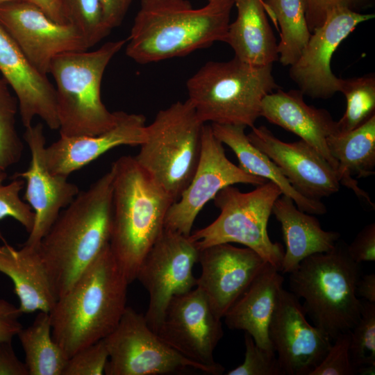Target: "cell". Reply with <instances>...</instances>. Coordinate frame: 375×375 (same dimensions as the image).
I'll list each match as a JSON object with an SVG mask.
<instances>
[{"mask_svg":"<svg viewBox=\"0 0 375 375\" xmlns=\"http://www.w3.org/2000/svg\"><path fill=\"white\" fill-rule=\"evenodd\" d=\"M293 200L281 194L274 202L272 212L281 223L285 251L281 272L290 274L306 258L332 250L340 233L322 229L318 219L299 210Z\"/></svg>","mask_w":375,"mask_h":375,"instance_id":"cb8c5ba5","label":"cell"},{"mask_svg":"<svg viewBox=\"0 0 375 375\" xmlns=\"http://www.w3.org/2000/svg\"><path fill=\"white\" fill-rule=\"evenodd\" d=\"M267 180L244 172L231 162L211 125L204 124L199 162L193 178L180 198L169 208L164 228L190 236L203 207L222 189L237 183L260 185Z\"/></svg>","mask_w":375,"mask_h":375,"instance_id":"7c38bea8","label":"cell"},{"mask_svg":"<svg viewBox=\"0 0 375 375\" xmlns=\"http://www.w3.org/2000/svg\"><path fill=\"white\" fill-rule=\"evenodd\" d=\"M103 340L108 352L106 375H165L189 370L218 375L224 371L183 356L131 307H126L115 328Z\"/></svg>","mask_w":375,"mask_h":375,"instance_id":"30bf717a","label":"cell"},{"mask_svg":"<svg viewBox=\"0 0 375 375\" xmlns=\"http://www.w3.org/2000/svg\"><path fill=\"white\" fill-rule=\"evenodd\" d=\"M260 117L297 135L319 152L337 174L338 165L326 142L327 138L337 131L336 122L326 110L308 105L299 90L278 89L263 97Z\"/></svg>","mask_w":375,"mask_h":375,"instance_id":"7402d4cb","label":"cell"},{"mask_svg":"<svg viewBox=\"0 0 375 375\" xmlns=\"http://www.w3.org/2000/svg\"><path fill=\"white\" fill-rule=\"evenodd\" d=\"M0 72L17 98L25 128L39 117L49 128L58 130L54 86L29 62L1 24Z\"/></svg>","mask_w":375,"mask_h":375,"instance_id":"ffe728a7","label":"cell"},{"mask_svg":"<svg viewBox=\"0 0 375 375\" xmlns=\"http://www.w3.org/2000/svg\"><path fill=\"white\" fill-rule=\"evenodd\" d=\"M7 174H0V222L11 217L18 222L29 233L34 224L35 215L28 203L19 197L25 186V181L20 178L4 184ZM0 240L5 242L0 232Z\"/></svg>","mask_w":375,"mask_h":375,"instance_id":"e575fe53","label":"cell"},{"mask_svg":"<svg viewBox=\"0 0 375 375\" xmlns=\"http://www.w3.org/2000/svg\"><path fill=\"white\" fill-rule=\"evenodd\" d=\"M108 360L103 340L88 345L68 358L62 375H102Z\"/></svg>","mask_w":375,"mask_h":375,"instance_id":"8d00e7d4","label":"cell"},{"mask_svg":"<svg viewBox=\"0 0 375 375\" xmlns=\"http://www.w3.org/2000/svg\"><path fill=\"white\" fill-rule=\"evenodd\" d=\"M38 6L51 19L61 24H67L59 0H28Z\"/></svg>","mask_w":375,"mask_h":375,"instance_id":"ee69618b","label":"cell"},{"mask_svg":"<svg viewBox=\"0 0 375 375\" xmlns=\"http://www.w3.org/2000/svg\"><path fill=\"white\" fill-rule=\"evenodd\" d=\"M10 89L0 77V174L20 161L24 149L16 127L18 103Z\"/></svg>","mask_w":375,"mask_h":375,"instance_id":"1f68e13d","label":"cell"},{"mask_svg":"<svg viewBox=\"0 0 375 375\" xmlns=\"http://www.w3.org/2000/svg\"><path fill=\"white\" fill-rule=\"evenodd\" d=\"M245 354L243 362L227 375H283L275 351L258 346L245 332Z\"/></svg>","mask_w":375,"mask_h":375,"instance_id":"d590c367","label":"cell"},{"mask_svg":"<svg viewBox=\"0 0 375 375\" xmlns=\"http://www.w3.org/2000/svg\"><path fill=\"white\" fill-rule=\"evenodd\" d=\"M362 303L360 317L350 331V353L356 369L375 365V303L365 300Z\"/></svg>","mask_w":375,"mask_h":375,"instance_id":"836d02e7","label":"cell"},{"mask_svg":"<svg viewBox=\"0 0 375 375\" xmlns=\"http://www.w3.org/2000/svg\"><path fill=\"white\" fill-rule=\"evenodd\" d=\"M331 156L338 165L340 183L374 208L369 195L353 177L365 178L374 174L375 115L358 128L344 133H334L326 140Z\"/></svg>","mask_w":375,"mask_h":375,"instance_id":"83f0119b","label":"cell"},{"mask_svg":"<svg viewBox=\"0 0 375 375\" xmlns=\"http://www.w3.org/2000/svg\"><path fill=\"white\" fill-rule=\"evenodd\" d=\"M133 0H100L103 22L110 31L124 20Z\"/></svg>","mask_w":375,"mask_h":375,"instance_id":"b9f144b4","label":"cell"},{"mask_svg":"<svg viewBox=\"0 0 375 375\" xmlns=\"http://www.w3.org/2000/svg\"><path fill=\"white\" fill-rule=\"evenodd\" d=\"M350 331L338 335L322 362L310 375L356 374L350 353Z\"/></svg>","mask_w":375,"mask_h":375,"instance_id":"74e56055","label":"cell"},{"mask_svg":"<svg viewBox=\"0 0 375 375\" xmlns=\"http://www.w3.org/2000/svg\"><path fill=\"white\" fill-rule=\"evenodd\" d=\"M347 251L356 262L375 260V224L371 223L364 227L353 241L347 246Z\"/></svg>","mask_w":375,"mask_h":375,"instance_id":"ab89813d","label":"cell"},{"mask_svg":"<svg viewBox=\"0 0 375 375\" xmlns=\"http://www.w3.org/2000/svg\"><path fill=\"white\" fill-rule=\"evenodd\" d=\"M298 299L282 289L268 328L283 375H310L322 362L332 340L311 325Z\"/></svg>","mask_w":375,"mask_h":375,"instance_id":"9a60e30c","label":"cell"},{"mask_svg":"<svg viewBox=\"0 0 375 375\" xmlns=\"http://www.w3.org/2000/svg\"><path fill=\"white\" fill-rule=\"evenodd\" d=\"M204 124L187 99L160 110L146 126L144 140L134 158L174 201L180 198L197 169Z\"/></svg>","mask_w":375,"mask_h":375,"instance_id":"ba28073f","label":"cell"},{"mask_svg":"<svg viewBox=\"0 0 375 375\" xmlns=\"http://www.w3.org/2000/svg\"><path fill=\"white\" fill-rule=\"evenodd\" d=\"M265 11L275 25L280 26L277 45L278 60L283 66L292 65L307 44L311 32L306 17L304 0H266Z\"/></svg>","mask_w":375,"mask_h":375,"instance_id":"f546056e","label":"cell"},{"mask_svg":"<svg viewBox=\"0 0 375 375\" xmlns=\"http://www.w3.org/2000/svg\"><path fill=\"white\" fill-rule=\"evenodd\" d=\"M237 17L229 24L225 42L235 58L253 65L278 60V43L268 22L264 0H233Z\"/></svg>","mask_w":375,"mask_h":375,"instance_id":"484cf974","label":"cell"},{"mask_svg":"<svg viewBox=\"0 0 375 375\" xmlns=\"http://www.w3.org/2000/svg\"><path fill=\"white\" fill-rule=\"evenodd\" d=\"M0 272L10 278L23 313L49 312L56 298L38 248L23 244L18 249L0 246Z\"/></svg>","mask_w":375,"mask_h":375,"instance_id":"d4e9b609","label":"cell"},{"mask_svg":"<svg viewBox=\"0 0 375 375\" xmlns=\"http://www.w3.org/2000/svg\"><path fill=\"white\" fill-rule=\"evenodd\" d=\"M29 375H62L68 358L51 334L49 313L39 311L33 323L17 333Z\"/></svg>","mask_w":375,"mask_h":375,"instance_id":"f1b7e54d","label":"cell"},{"mask_svg":"<svg viewBox=\"0 0 375 375\" xmlns=\"http://www.w3.org/2000/svg\"><path fill=\"white\" fill-rule=\"evenodd\" d=\"M0 375H29L25 362L17 358L12 341L0 342Z\"/></svg>","mask_w":375,"mask_h":375,"instance_id":"7bdbcfd3","label":"cell"},{"mask_svg":"<svg viewBox=\"0 0 375 375\" xmlns=\"http://www.w3.org/2000/svg\"><path fill=\"white\" fill-rule=\"evenodd\" d=\"M233 6V0H208L199 8L188 0H140L126 54L145 65L225 42Z\"/></svg>","mask_w":375,"mask_h":375,"instance_id":"7a4b0ae2","label":"cell"},{"mask_svg":"<svg viewBox=\"0 0 375 375\" xmlns=\"http://www.w3.org/2000/svg\"><path fill=\"white\" fill-rule=\"evenodd\" d=\"M143 115L119 111L117 124L92 136L61 137L45 149L46 161L56 175L68 177L108 151L122 145H140L145 138Z\"/></svg>","mask_w":375,"mask_h":375,"instance_id":"44dd1931","label":"cell"},{"mask_svg":"<svg viewBox=\"0 0 375 375\" xmlns=\"http://www.w3.org/2000/svg\"><path fill=\"white\" fill-rule=\"evenodd\" d=\"M126 40L110 41L92 51L60 53L51 62L61 137L92 136L117 122L119 111L110 112L101 97L105 70Z\"/></svg>","mask_w":375,"mask_h":375,"instance_id":"8992f818","label":"cell"},{"mask_svg":"<svg viewBox=\"0 0 375 375\" xmlns=\"http://www.w3.org/2000/svg\"><path fill=\"white\" fill-rule=\"evenodd\" d=\"M289 274L290 292L303 299L306 315L332 341L358 322L362 310L356 294L360 267L349 256L347 245L338 241L330 251L304 258Z\"/></svg>","mask_w":375,"mask_h":375,"instance_id":"5b68a950","label":"cell"},{"mask_svg":"<svg viewBox=\"0 0 375 375\" xmlns=\"http://www.w3.org/2000/svg\"><path fill=\"white\" fill-rule=\"evenodd\" d=\"M356 294L363 300L375 303V274L374 273L360 278L356 286Z\"/></svg>","mask_w":375,"mask_h":375,"instance_id":"f6af8a7d","label":"cell"},{"mask_svg":"<svg viewBox=\"0 0 375 375\" xmlns=\"http://www.w3.org/2000/svg\"><path fill=\"white\" fill-rule=\"evenodd\" d=\"M188 100L199 119L253 128L263 97L279 89L272 65H253L236 58L209 61L186 83Z\"/></svg>","mask_w":375,"mask_h":375,"instance_id":"52a82bcc","label":"cell"},{"mask_svg":"<svg viewBox=\"0 0 375 375\" xmlns=\"http://www.w3.org/2000/svg\"><path fill=\"white\" fill-rule=\"evenodd\" d=\"M249 140L281 169L293 188L304 197L319 200L340 190L337 174L327 160L303 140L285 142L267 127L253 126Z\"/></svg>","mask_w":375,"mask_h":375,"instance_id":"d6986e66","label":"cell"},{"mask_svg":"<svg viewBox=\"0 0 375 375\" xmlns=\"http://www.w3.org/2000/svg\"><path fill=\"white\" fill-rule=\"evenodd\" d=\"M0 24L29 62L46 76L56 56L90 48L74 26L53 21L29 1H12L0 6Z\"/></svg>","mask_w":375,"mask_h":375,"instance_id":"4fadbf2b","label":"cell"},{"mask_svg":"<svg viewBox=\"0 0 375 375\" xmlns=\"http://www.w3.org/2000/svg\"><path fill=\"white\" fill-rule=\"evenodd\" d=\"M22 315L19 307L0 299V342L12 341L22 328L19 322Z\"/></svg>","mask_w":375,"mask_h":375,"instance_id":"60d3db41","label":"cell"},{"mask_svg":"<svg viewBox=\"0 0 375 375\" xmlns=\"http://www.w3.org/2000/svg\"><path fill=\"white\" fill-rule=\"evenodd\" d=\"M340 92L346 98L347 107L342 117L336 122V133H344L358 128L375 115V76L369 74L340 78Z\"/></svg>","mask_w":375,"mask_h":375,"instance_id":"4dcf8cb0","label":"cell"},{"mask_svg":"<svg viewBox=\"0 0 375 375\" xmlns=\"http://www.w3.org/2000/svg\"><path fill=\"white\" fill-rule=\"evenodd\" d=\"M198 256L189 236L164 228L142 261L136 279L149 293L144 317L156 333L172 299L196 287L193 267Z\"/></svg>","mask_w":375,"mask_h":375,"instance_id":"8fae6325","label":"cell"},{"mask_svg":"<svg viewBox=\"0 0 375 375\" xmlns=\"http://www.w3.org/2000/svg\"><path fill=\"white\" fill-rule=\"evenodd\" d=\"M28 1V0H0V6L6 3H10L12 1Z\"/></svg>","mask_w":375,"mask_h":375,"instance_id":"7dc6e473","label":"cell"},{"mask_svg":"<svg viewBox=\"0 0 375 375\" xmlns=\"http://www.w3.org/2000/svg\"><path fill=\"white\" fill-rule=\"evenodd\" d=\"M281 194L278 186L269 181L249 192L233 185L225 187L213 198L220 210L218 217L189 238L198 250L223 243L243 244L281 272L284 250L280 243L270 240L267 224L274 203Z\"/></svg>","mask_w":375,"mask_h":375,"instance_id":"9c48e42d","label":"cell"},{"mask_svg":"<svg viewBox=\"0 0 375 375\" xmlns=\"http://www.w3.org/2000/svg\"><path fill=\"white\" fill-rule=\"evenodd\" d=\"M156 333L186 358L208 367L224 369L213 357L224 334L222 319L214 312L199 288L195 287L172 299Z\"/></svg>","mask_w":375,"mask_h":375,"instance_id":"5bb4252c","label":"cell"},{"mask_svg":"<svg viewBox=\"0 0 375 375\" xmlns=\"http://www.w3.org/2000/svg\"><path fill=\"white\" fill-rule=\"evenodd\" d=\"M306 17L310 32L321 26L329 14L337 8L357 11L367 8L369 0H304Z\"/></svg>","mask_w":375,"mask_h":375,"instance_id":"f35d334b","label":"cell"},{"mask_svg":"<svg viewBox=\"0 0 375 375\" xmlns=\"http://www.w3.org/2000/svg\"><path fill=\"white\" fill-rule=\"evenodd\" d=\"M129 285L107 245L49 312L51 334L67 358L107 337L126 308Z\"/></svg>","mask_w":375,"mask_h":375,"instance_id":"3957f363","label":"cell"},{"mask_svg":"<svg viewBox=\"0 0 375 375\" xmlns=\"http://www.w3.org/2000/svg\"><path fill=\"white\" fill-rule=\"evenodd\" d=\"M283 282L281 272L267 262L226 312V325L248 333L258 346L273 349L268 328Z\"/></svg>","mask_w":375,"mask_h":375,"instance_id":"603a6c76","label":"cell"},{"mask_svg":"<svg viewBox=\"0 0 375 375\" xmlns=\"http://www.w3.org/2000/svg\"><path fill=\"white\" fill-rule=\"evenodd\" d=\"M111 169L79 192L38 247L56 299L109 244L112 222Z\"/></svg>","mask_w":375,"mask_h":375,"instance_id":"6da1fadb","label":"cell"},{"mask_svg":"<svg viewBox=\"0 0 375 375\" xmlns=\"http://www.w3.org/2000/svg\"><path fill=\"white\" fill-rule=\"evenodd\" d=\"M374 14H362L346 8L332 11L324 24L312 32L289 74L299 90L313 99H328L340 90V78L331 71V60L340 43Z\"/></svg>","mask_w":375,"mask_h":375,"instance_id":"2e32d148","label":"cell"},{"mask_svg":"<svg viewBox=\"0 0 375 375\" xmlns=\"http://www.w3.org/2000/svg\"><path fill=\"white\" fill-rule=\"evenodd\" d=\"M25 128L24 139L31 153L29 166L12 178H20L25 181L23 199L31 207L35 219L24 244L38 248L60 212L73 201L79 190L76 185L67 181V177L53 174L49 169L42 124Z\"/></svg>","mask_w":375,"mask_h":375,"instance_id":"e0dca14e","label":"cell"},{"mask_svg":"<svg viewBox=\"0 0 375 375\" xmlns=\"http://www.w3.org/2000/svg\"><path fill=\"white\" fill-rule=\"evenodd\" d=\"M112 172V222L110 247L129 284L164 229L174 202L140 166L134 156L115 160Z\"/></svg>","mask_w":375,"mask_h":375,"instance_id":"277c9868","label":"cell"},{"mask_svg":"<svg viewBox=\"0 0 375 375\" xmlns=\"http://www.w3.org/2000/svg\"><path fill=\"white\" fill-rule=\"evenodd\" d=\"M215 136L228 146L238 159L239 167L245 172L265 178L278 186L282 194L290 197L297 207L311 215H324L326 207L319 200L307 198L297 191L281 169L265 153L249 140L244 126L212 123Z\"/></svg>","mask_w":375,"mask_h":375,"instance_id":"4316f807","label":"cell"},{"mask_svg":"<svg viewBox=\"0 0 375 375\" xmlns=\"http://www.w3.org/2000/svg\"><path fill=\"white\" fill-rule=\"evenodd\" d=\"M375 365H365L360 366L356 369V374H359L361 375H374L375 373Z\"/></svg>","mask_w":375,"mask_h":375,"instance_id":"bcb514c9","label":"cell"},{"mask_svg":"<svg viewBox=\"0 0 375 375\" xmlns=\"http://www.w3.org/2000/svg\"><path fill=\"white\" fill-rule=\"evenodd\" d=\"M198 261L201 274L196 287L204 293L220 319L267 263L253 250L230 243L199 250Z\"/></svg>","mask_w":375,"mask_h":375,"instance_id":"ac0fdd59","label":"cell"},{"mask_svg":"<svg viewBox=\"0 0 375 375\" xmlns=\"http://www.w3.org/2000/svg\"><path fill=\"white\" fill-rule=\"evenodd\" d=\"M68 23L83 35L89 47L110 33L104 26L100 0H59Z\"/></svg>","mask_w":375,"mask_h":375,"instance_id":"d6a6232c","label":"cell"}]
</instances>
